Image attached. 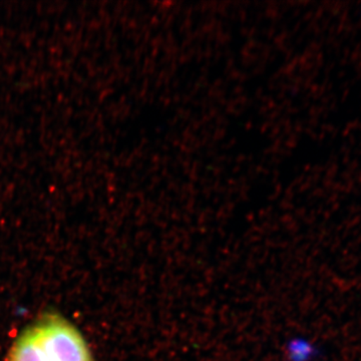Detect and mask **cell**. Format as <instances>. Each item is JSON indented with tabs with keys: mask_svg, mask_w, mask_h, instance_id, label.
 <instances>
[{
	"mask_svg": "<svg viewBox=\"0 0 361 361\" xmlns=\"http://www.w3.org/2000/svg\"><path fill=\"white\" fill-rule=\"evenodd\" d=\"M314 348L305 341H296L292 348V356L295 361H307L314 355Z\"/></svg>",
	"mask_w": 361,
	"mask_h": 361,
	"instance_id": "2",
	"label": "cell"
},
{
	"mask_svg": "<svg viewBox=\"0 0 361 361\" xmlns=\"http://www.w3.org/2000/svg\"><path fill=\"white\" fill-rule=\"evenodd\" d=\"M6 361H94L82 332L63 316L45 315L18 336Z\"/></svg>",
	"mask_w": 361,
	"mask_h": 361,
	"instance_id": "1",
	"label": "cell"
}]
</instances>
